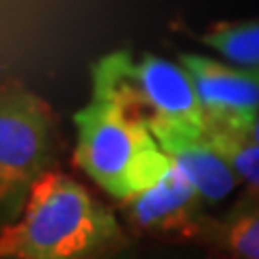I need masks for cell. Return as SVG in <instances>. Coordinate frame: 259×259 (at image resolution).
I'll use <instances>...</instances> for the list:
<instances>
[{"mask_svg": "<svg viewBox=\"0 0 259 259\" xmlns=\"http://www.w3.org/2000/svg\"><path fill=\"white\" fill-rule=\"evenodd\" d=\"M125 236L112 209L74 177L46 171L22 214L3 225L0 255L20 259H110Z\"/></svg>", "mask_w": 259, "mask_h": 259, "instance_id": "cell-1", "label": "cell"}, {"mask_svg": "<svg viewBox=\"0 0 259 259\" xmlns=\"http://www.w3.org/2000/svg\"><path fill=\"white\" fill-rule=\"evenodd\" d=\"M93 93L115 100L156 136L162 149L207 136L197 89L182 63L112 52L93 65Z\"/></svg>", "mask_w": 259, "mask_h": 259, "instance_id": "cell-2", "label": "cell"}, {"mask_svg": "<svg viewBox=\"0 0 259 259\" xmlns=\"http://www.w3.org/2000/svg\"><path fill=\"white\" fill-rule=\"evenodd\" d=\"M74 125V164L117 201L147 190L173 164L156 136L110 97L91 93Z\"/></svg>", "mask_w": 259, "mask_h": 259, "instance_id": "cell-3", "label": "cell"}, {"mask_svg": "<svg viewBox=\"0 0 259 259\" xmlns=\"http://www.w3.org/2000/svg\"><path fill=\"white\" fill-rule=\"evenodd\" d=\"M54 117L44 97L15 82L0 93V205L5 223L15 221L28 192L46 173L52 153Z\"/></svg>", "mask_w": 259, "mask_h": 259, "instance_id": "cell-4", "label": "cell"}, {"mask_svg": "<svg viewBox=\"0 0 259 259\" xmlns=\"http://www.w3.org/2000/svg\"><path fill=\"white\" fill-rule=\"evenodd\" d=\"M205 205L175 164L147 190L119 201L121 216L134 233L166 240H205L212 227V218L203 214Z\"/></svg>", "mask_w": 259, "mask_h": 259, "instance_id": "cell-5", "label": "cell"}, {"mask_svg": "<svg viewBox=\"0 0 259 259\" xmlns=\"http://www.w3.org/2000/svg\"><path fill=\"white\" fill-rule=\"evenodd\" d=\"M197 89L207 130L246 136L259 117V74L201 54H180Z\"/></svg>", "mask_w": 259, "mask_h": 259, "instance_id": "cell-6", "label": "cell"}, {"mask_svg": "<svg viewBox=\"0 0 259 259\" xmlns=\"http://www.w3.org/2000/svg\"><path fill=\"white\" fill-rule=\"evenodd\" d=\"M173 164L188 177L205 203H218L240 184V177L205 139L180 143L166 149Z\"/></svg>", "mask_w": 259, "mask_h": 259, "instance_id": "cell-7", "label": "cell"}, {"mask_svg": "<svg viewBox=\"0 0 259 259\" xmlns=\"http://www.w3.org/2000/svg\"><path fill=\"white\" fill-rule=\"evenodd\" d=\"M205 242L209 259H259V207H240L212 221Z\"/></svg>", "mask_w": 259, "mask_h": 259, "instance_id": "cell-8", "label": "cell"}, {"mask_svg": "<svg viewBox=\"0 0 259 259\" xmlns=\"http://www.w3.org/2000/svg\"><path fill=\"white\" fill-rule=\"evenodd\" d=\"M227 63L259 74V20L214 24L201 37Z\"/></svg>", "mask_w": 259, "mask_h": 259, "instance_id": "cell-9", "label": "cell"}, {"mask_svg": "<svg viewBox=\"0 0 259 259\" xmlns=\"http://www.w3.org/2000/svg\"><path fill=\"white\" fill-rule=\"evenodd\" d=\"M207 143L229 162L240 182L248 186V192L259 197V143L218 130H207Z\"/></svg>", "mask_w": 259, "mask_h": 259, "instance_id": "cell-10", "label": "cell"}, {"mask_svg": "<svg viewBox=\"0 0 259 259\" xmlns=\"http://www.w3.org/2000/svg\"><path fill=\"white\" fill-rule=\"evenodd\" d=\"M246 139H250V141L259 143V117L255 119V123H253V127H250V132L246 134Z\"/></svg>", "mask_w": 259, "mask_h": 259, "instance_id": "cell-11", "label": "cell"}, {"mask_svg": "<svg viewBox=\"0 0 259 259\" xmlns=\"http://www.w3.org/2000/svg\"><path fill=\"white\" fill-rule=\"evenodd\" d=\"M0 259H20V257H11V255H3Z\"/></svg>", "mask_w": 259, "mask_h": 259, "instance_id": "cell-12", "label": "cell"}]
</instances>
